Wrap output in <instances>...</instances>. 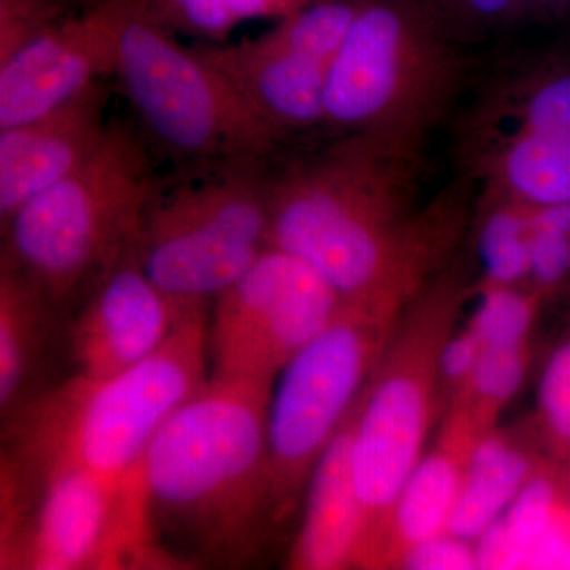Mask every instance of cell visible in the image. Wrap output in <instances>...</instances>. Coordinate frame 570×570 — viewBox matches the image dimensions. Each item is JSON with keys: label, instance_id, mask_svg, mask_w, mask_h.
<instances>
[{"label": "cell", "instance_id": "6da1fadb", "mask_svg": "<svg viewBox=\"0 0 570 570\" xmlns=\"http://www.w3.org/2000/svg\"><path fill=\"white\" fill-rule=\"evenodd\" d=\"M426 141L337 134L272 175L268 246L295 255L347 305L409 303L444 268L471 212L460 175L422 204Z\"/></svg>", "mask_w": 570, "mask_h": 570}, {"label": "cell", "instance_id": "7a4b0ae2", "mask_svg": "<svg viewBox=\"0 0 570 570\" xmlns=\"http://www.w3.org/2000/svg\"><path fill=\"white\" fill-rule=\"evenodd\" d=\"M269 393L209 377L160 428L141 469L153 568H239L279 528Z\"/></svg>", "mask_w": 570, "mask_h": 570}, {"label": "cell", "instance_id": "3957f363", "mask_svg": "<svg viewBox=\"0 0 570 570\" xmlns=\"http://www.w3.org/2000/svg\"><path fill=\"white\" fill-rule=\"evenodd\" d=\"M209 311L186 318L159 351L115 376H71L3 420L7 463L73 464L116 482H141L142 461L168 419L209 382Z\"/></svg>", "mask_w": 570, "mask_h": 570}, {"label": "cell", "instance_id": "277c9868", "mask_svg": "<svg viewBox=\"0 0 570 570\" xmlns=\"http://www.w3.org/2000/svg\"><path fill=\"white\" fill-rule=\"evenodd\" d=\"M160 186L140 135L112 121L88 163L0 225V266L36 285L69 317L132 253Z\"/></svg>", "mask_w": 570, "mask_h": 570}, {"label": "cell", "instance_id": "5b68a950", "mask_svg": "<svg viewBox=\"0 0 570 570\" xmlns=\"http://www.w3.org/2000/svg\"><path fill=\"white\" fill-rule=\"evenodd\" d=\"M472 291L459 276H434L404 309L360 396L351 450L363 509L358 568H379L390 512L425 453L444 403L439 379L442 344Z\"/></svg>", "mask_w": 570, "mask_h": 570}, {"label": "cell", "instance_id": "8992f818", "mask_svg": "<svg viewBox=\"0 0 570 570\" xmlns=\"http://www.w3.org/2000/svg\"><path fill=\"white\" fill-rule=\"evenodd\" d=\"M463 47L409 0H362L330 67L325 127L428 141L463 92Z\"/></svg>", "mask_w": 570, "mask_h": 570}, {"label": "cell", "instance_id": "52a82bcc", "mask_svg": "<svg viewBox=\"0 0 570 570\" xmlns=\"http://www.w3.org/2000/svg\"><path fill=\"white\" fill-rule=\"evenodd\" d=\"M115 75L151 140L194 171L265 159L283 141L148 0H124Z\"/></svg>", "mask_w": 570, "mask_h": 570}, {"label": "cell", "instance_id": "ba28073f", "mask_svg": "<svg viewBox=\"0 0 570 570\" xmlns=\"http://www.w3.org/2000/svg\"><path fill=\"white\" fill-rule=\"evenodd\" d=\"M264 160L197 170L154 197L135 255L149 279L187 309H212L268 247L272 175Z\"/></svg>", "mask_w": 570, "mask_h": 570}, {"label": "cell", "instance_id": "9c48e42d", "mask_svg": "<svg viewBox=\"0 0 570 570\" xmlns=\"http://www.w3.org/2000/svg\"><path fill=\"white\" fill-rule=\"evenodd\" d=\"M2 468V569L153 568L141 482L73 464Z\"/></svg>", "mask_w": 570, "mask_h": 570}, {"label": "cell", "instance_id": "30bf717a", "mask_svg": "<svg viewBox=\"0 0 570 570\" xmlns=\"http://www.w3.org/2000/svg\"><path fill=\"white\" fill-rule=\"evenodd\" d=\"M409 303H344L276 377L266 434L279 527L298 509L311 472L365 390Z\"/></svg>", "mask_w": 570, "mask_h": 570}, {"label": "cell", "instance_id": "8fae6325", "mask_svg": "<svg viewBox=\"0 0 570 570\" xmlns=\"http://www.w3.org/2000/svg\"><path fill=\"white\" fill-rule=\"evenodd\" d=\"M344 306L316 269L268 246L212 305L209 376L273 389L283 367Z\"/></svg>", "mask_w": 570, "mask_h": 570}, {"label": "cell", "instance_id": "7c38bea8", "mask_svg": "<svg viewBox=\"0 0 570 570\" xmlns=\"http://www.w3.org/2000/svg\"><path fill=\"white\" fill-rule=\"evenodd\" d=\"M124 0H99L0 61V129L70 102L115 75Z\"/></svg>", "mask_w": 570, "mask_h": 570}, {"label": "cell", "instance_id": "4fadbf2b", "mask_svg": "<svg viewBox=\"0 0 570 570\" xmlns=\"http://www.w3.org/2000/svg\"><path fill=\"white\" fill-rule=\"evenodd\" d=\"M160 291L142 272L135 249L67 318L73 376L104 379L129 370L167 343L195 313Z\"/></svg>", "mask_w": 570, "mask_h": 570}, {"label": "cell", "instance_id": "5bb4252c", "mask_svg": "<svg viewBox=\"0 0 570 570\" xmlns=\"http://www.w3.org/2000/svg\"><path fill=\"white\" fill-rule=\"evenodd\" d=\"M104 80L31 121L0 129V225L99 151L111 122Z\"/></svg>", "mask_w": 570, "mask_h": 570}, {"label": "cell", "instance_id": "9a60e30c", "mask_svg": "<svg viewBox=\"0 0 570 570\" xmlns=\"http://www.w3.org/2000/svg\"><path fill=\"white\" fill-rule=\"evenodd\" d=\"M198 48L283 140L325 127L330 63L281 43L268 32L239 43Z\"/></svg>", "mask_w": 570, "mask_h": 570}, {"label": "cell", "instance_id": "2e32d148", "mask_svg": "<svg viewBox=\"0 0 570 570\" xmlns=\"http://www.w3.org/2000/svg\"><path fill=\"white\" fill-rule=\"evenodd\" d=\"M358 404L360 397L307 479L302 520L288 551L291 569L341 570L358 566L363 509L351 463Z\"/></svg>", "mask_w": 570, "mask_h": 570}, {"label": "cell", "instance_id": "e0dca14e", "mask_svg": "<svg viewBox=\"0 0 570 570\" xmlns=\"http://www.w3.org/2000/svg\"><path fill=\"white\" fill-rule=\"evenodd\" d=\"M483 433L464 409L449 406L436 442L426 448L397 493L379 568H396L409 549L448 532L469 456Z\"/></svg>", "mask_w": 570, "mask_h": 570}, {"label": "cell", "instance_id": "ac0fdd59", "mask_svg": "<svg viewBox=\"0 0 570 570\" xmlns=\"http://www.w3.org/2000/svg\"><path fill=\"white\" fill-rule=\"evenodd\" d=\"M461 130L523 134L570 142V55L543 52L498 71Z\"/></svg>", "mask_w": 570, "mask_h": 570}, {"label": "cell", "instance_id": "d6986e66", "mask_svg": "<svg viewBox=\"0 0 570 570\" xmlns=\"http://www.w3.org/2000/svg\"><path fill=\"white\" fill-rule=\"evenodd\" d=\"M67 318L36 285L0 266V412L3 420L48 392L45 371L56 352L67 354Z\"/></svg>", "mask_w": 570, "mask_h": 570}, {"label": "cell", "instance_id": "ffe728a7", "mask_svg": "<svg viewBox=\"0 0 570 570\" xmlns=\"http://www.w3.org/2000/svg\"><path fill=\"white\" fill-rule=\"evenodd\" d=\"M461 175L478 189L528 206L570 202V142L523 134L460 130Z\"/></svg>", "mask_w": 570, "mask_h": 570}, {"label": "cell", "instance_id": "44dd1931", "mask_svg": "<svg viewBox=\"0 0 570 570\" xmlns=\"http://www.w3.org/2000/svg\"><path fill=\"white\" fill-rule=\"evenodd\" d=\"M542 463L528 438L497 425L487 430L469 456L448 532L478 542Z\"/></svg>", "mask_w": 570, "mask_h": 570}, {"label": "cell", "instance_id": "7402d4cb", "mask_svg": "<svg viewBox=\"0 0 570 570\" xmlns=\"http://www.w3.org/2000/svg\"><path fill=\"white\" fill-rule=\"evenodd\" d=\"M568 509L562 469L543 461L497 523L475 542L479 569H528L532 553Z\"/></svg>", "mask_w": 570, "mask_h": 570}, {"label": "cell", "instance_id": "603a6c76", "mask_svg": "<svg viewBox=\"0 0 570 570\" xmlns=\"http://www.w3.org/2000/svg\"><path fill=\"white\" fill-rule=\"evenodd\" d=\"M478 193V187H475ZM474 206L475 257L480 266V284L528 287L532 208L479 189Z\"/></svg>", "mask_w": 570, "mask_h": 570}, {"label": "cell", "instance_id": "cb8c5ba5", "mask_svg": "<svg viewBox=\"0 0 570 570\" xmlns=\"http://www.w3.org/2000/svg\"><path fill=\"white\" fill-rule=\"evenodd\" d=\"M530 363V344L482 347L466 387L449 406L464 409L483 430H490L497 425L499 414L523 387Z\"/></svg>", "mask_w": 570, "mask_h": 570}, {"label": "cell", "instance_id": "d4e9b609", "mask_svg": "<svg viewBox=\"0 0 570 570\" xmlns=\"http://www.w3.org/2000/svg\"><path fill=\"white\" fill-rule=\"evenodd\" d=\"M468 328L482 347L528 346L542 296L528 287L478 284Z\"/></svg>", "mask_w": 570, "mask_h": 570}, {"label": "cell", "instance_id": "484cf974", "mask_svg": "<svg viewBox=\"0 0 570 570\" xmlns=\"http://www.w3.org/2000/svg\"><path fill=\"white\" fill-rule=\"evenodd\" d=\"M452 39L466 45L527 17L524 0H409Z\"/></svg>", "mask_w": 570, "mask_h": 570}, {"label": "cell", "instance_id": "4316f807", "mask_svg": "<svg viewBox=\"0 0 570 570\" xmlns=\"http://www.w3.org/2000/svg\"><path fill=\"white\" fill-rule=\"evenodd\" d=\"M538 436L551 456H570V333L551 352L538 389Z\"/></svg>", "mask_w": 570, "mask_h": 570}, {"label": "cell", "instance_id": "83f0119b", "mask_svg": "<svg viewBox=\"0 0 570 570\" xmlns=\"http://www.w3.org/2000/svg\"><path fill=\"white\" fill-rule=\"evenodd\" d=\"M62 0H0V61L66 18Z\"/></svg>", "mask_w": 570, "mask_h": 570}, {"label": "cell", "instance_id": "f1b7e54d", "mask_svg": "<svg viewBox=\"0 0 570 570\" xmlns=\"http://www.w3.org/2000/svg\"><path fill=\"white\" fill-rule=\"evenodd\" d=\"M167 28L205 39H223L236 21L227 0H148Z\"/></svg>", "mask_w": 570, "mask_h": 570}, {"label": "cell", "instance_id": "f546056e", "mask_svg": "<svg viewBox=\"0 0 570 570\" xmlns=\"http://www.w3.org/2000/svg\"><path fill=\"white\" fill-rule=\"evenodd\" d=\"M396 568L411 570H474L479 569L475 543L442 532L436 538L409 549Z\"/></svg>", "mask_w": 570, "mask_h": 570}, {"label": "cell", "instance_id": "4dcf8cb0", "mask_svg": "<svg viewBox=\"0 0 570 570\" xmlns=\"http://www.w3.org/2000/svg\"><path fill=\"white\" fill-rule=\"evenodd\" d=\"M482 344L468 328L453 330L439 354V379L448 406L463 392L478 365Z\"/></svg>", "mask_w": 570, "mask_h": 570}, {"label": "cell", "instance_id": "1f68e13d", "mask_svg": "<svg viewBox=\"0 0 570 570\" xmlns=\"http://www.w3.org/2000/svg\"><path fill=\"white\" fill-rule=\"evenodd\" d=\"M227 2L238 24L242 21L261 20V18L281 20L314 0H227Z\"/></svg>", "mask_w": 570, "mask_h": 570}, {"label": "cell", "instance_id": "d6a6232c", "mask_svg": "<svg viewBox=\"0 0 570 570\" xmlns=\"http://www.w3.org/2000/svg\"><path fill=\"white\" fill-rule=\"evenodd\" d=\"M528 13H566L570 10V0H524Z\"/></svg>", "mask_w": 570, "mask_h": 570}, {"label": "cell", "instance_id": "836d02e7", "mask_svg": "<svg viewBox=\"0 0 570 570\" xmlns=\"http://www.w3.org/2000/svg\"><path fill=\"white\" fill-rule=\"evenodd\" d=\"M562 475H564V491L566 499H568V504L570 508V456L564 461V469H562Z\"/></svg>", "mask_w": 570, "mask_h": 570}, {"label": "cell", "instance_id": "e575fe53", "mask_svg": "<svg viewBox=\"0 0 570 570\" xmlns=\"http://www.w3.org/2000/svg\"><path fill=\"white\" fill-rule=\"evenodd\" d=\"M99 2V0H70V3H78V6L82 7V10L88 9V7H92L94 3Z\"/></svg>", "mask_w": 570, "mask_h": 570}, {"label": "cell", "instance_id": "d590c367", "mask_svg": "<svg viewBox=\"0 0 570 570\" xmlns=\"http://www.w3.org/2000/svg\"><path fill=\"white\" fill-rule=\"evenodd\" d=\"M62 2L67 6V3H70V0H62Z\"/></svg>", "mask_w": 570, "mask_h": 570}]
</instances>
